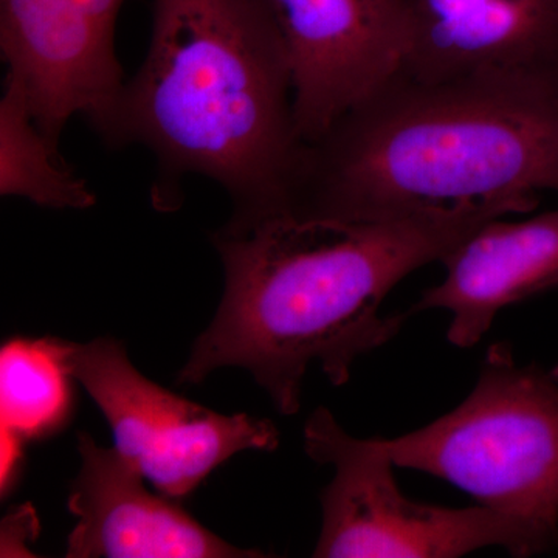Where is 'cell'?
Listing matches in <instances>:
<instances>
[{"mask_svg":"<svg viewBox=\"0 0 558 558\" xmlns=\"http://www.w3.org/2000/svg\"><path fill=\"white\" fill-rule=\"evenodd\" d=\"M505 216L473 207L389 220L281 215L226 223L211 238L226 271L223 296L179 384H201L234 366L252 374L279 413H299L312 363L336 387L347 384L354 363L388 343L410 317L380 314L389 292Z\"/></svg>","mask_w":558,"mask_h":558,"instance_id":"cell-1","label":"cell"},{"mask_svg":"<svg viewBox=\"0 0 558 558\" xmlns=\"http://www.w3.org/2000/svg\"><path fill=\"white\" fill-rule=\"evenodd\" d=\"M558 193V73H398L306 145L289 215L389 220Z\"/></svg>","mask_w":558,"mask_h":558,"instance_id":"cell-2","label":"cell"},{"mask_svg":"<svg viewBox=\"0 0 558 558\" xmlns=\"http://www.w3.org/2000/svg\"><path fill=\"white\" fill-rule=\"evenodd\" d=\"M156 157L154 207L182 205L189 174L230 196L229 226L288 215L306 143L292 69L267 0H153L148 54L126 81L110 148Z\"/></svg>","mask_w":558,"mask_h":558,"instance_id":"cell-3","label":"cell"},{"mask_svg":"<svg viewBox=\"0 0 558 558\" xmlns=\"http://www.w3.org/2000/svg\"><path fill=\"white\" fill-rule=\"evenodd\" d=\"M380 442L396 468L449 481L558 543V365L521 366L494 344L458 409Z\"/></svg>","mask_w":558,"mask_h":558,"instance_id":"cell-4","label":"cell"},{"mask_svg":"<svg viewBox=\"0 0 558 558\" xmlns=\"http://www.w3.org/2000/svg\"><path fill=\"white\" fill-rule=\"evenodd\" d=\"M304 449L318 464L333 468L322 494L314 557L453 558L487 546L531 557L556 548L531 524L486 506L451 509L405 497L380 438H352L326 409L307 421Z\"/></svg>","mask_w":558,"mask_h":558,"instance_id":"cell-5","label":"cell"},{"mask_svg":"<svg viewBox=\"0 0 558 558\" xmlns=\"http://www.w3.org/2000/svg\"><path fill=\"white\" fill-rule=\"evenodd\" d=\"M46 341L64 373L101 410L116 450L159 494L189 497L234 454L278 447L277 427L270 421L216 413L159 387L134 368L120 341Z\"/></svg>","mask_w":558,"mask_h":558,"instance_id":"cell-6","label":"cell"},{"mask_svg":"<svg viewBox=\"0 0 558 558\" xmlns=\"http://www.w3.org/2000/svg\"><path fill=\"white\" fill-rule=\"evenodd\" d=\"M126 0H0V50L40 132L60 150L83 116L108 145L124 89L116 25Z\"/></svg>","mask_w":558,"mask_h":558,"instance_id":"cell-7","label":"cell"},{"mask_svg":"<svg viewBox=\"0 0 558 558\" xmlns=\"http://www.w3.org/2000/svg\"><path fill=\"white\" fill-rule=\"evenodd\" d=\"M288 49L296 131L325 137L352 108L402 72L410 0H267Z\"/></svg>","mask_w":558,"mask_h":558,"instance_id":"cell-8","label":"cell"},{"mask_svg":"<svg viewBox=\"0 0 558 558\" xmlns=\"http://www.w3.org/2000/svg\"><path fill=\"white\" fill-rule=\"evenodd\" d=\"M81 469L72 483L69 510L76 524L69 558H245L264 557L213 534L179 506L178 499L146 490L145 476L116 447L78 435Z\"/></svg>","mask_w":558,"mask_h":558,"instance_id":"cell-9","label":"cell"},{"mask_svg":"<svg viewBox=\"0 0 558 558\" xmlns=\"http://www.w3.org/2000/svg\"><path fill=\"white\" fill-rule=\"evenodd\" d=\"M410 9L405 75L558 73V0H410Z\"/></svg>","mask_w":558,"mask_h":558,"instance_id":"cell-10","label":"cell"},{"mask_svg":"<svg viewBox=\"0 0 558 558\" xmlns=\"http://www.w3.org/2000/svg\"><path fill=\"white\" fill-rule=\"evenodd\" d=\"M440 263L446 278L425 290L409 315L449 311L450 343L475 347L499 311L558 289V209L521 222L488 220Z\"/></svg>","mask_w":558,"mask_h":558,"instance_id":"cell-11","label":"cell"},{"mask_svg":"<svg viewBox=\"0 0 558 558\" xmlns=\"http://www.w3.org/2000/svg\"><path fill=\"white\" fill-rule=\"evenodd\" d=\"M0 194L44 208L86 209L97 197L40 132L20 81L7 73L0 100Z\"/></svg>","mask_w":558,"mask_h":558,"instance_id":"cell-12","label":"cell"},{"mask_svg":"<svg viewBox=\"0 0 558 558\" xmlns=\"http://www.w3.org/2000/svg\"><path fill=\"white\" fill-rule=\"evenodd\" d=\"M69 380L46 339L9 341L0 355L3 433L21 440L60 428L69 416Z\"/></svg>","mask_w":558,"mask_h":558,"instance_id":"cell-13","label":"cell"}]
</instances>
